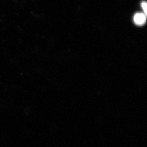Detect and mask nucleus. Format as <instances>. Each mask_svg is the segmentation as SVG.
<instances>
[{
	"mask_svg": "<svg viewBox=\"0 0 147 147\" xmlns=\"http://www.w3.org/2000/svg\"><path fill=\"white\" fill-rule=\"evenodd\" d=\"M141 7L144 12L145 14L147 15V3L146 2L143 1L141 3Z\"/></svg>",
	"mask_w": 147,
	"mask_h": 147,
	"instance_id": "obj_2",
	"label": "nucleus"
},
{
	"mask_svg": "<svg viewBox=\"0 0 147 147\" xmlns=\"http://www.w3.org/2000/svg\"><path fill=\"white\" fill-rule=\"evenodd\" d=\"M146 15L141 13L136 14L134 17V23L138 25L144 24L146 21Z\"/></svg>",
	"mask_w": 147,
	"mask_h": 147,
	"instance_id": "obj_1",
	"label": "nucleus"
}]
</instances>
